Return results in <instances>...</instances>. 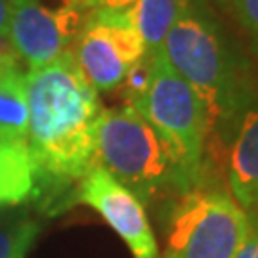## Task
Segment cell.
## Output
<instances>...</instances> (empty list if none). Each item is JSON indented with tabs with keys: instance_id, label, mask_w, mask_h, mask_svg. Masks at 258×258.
Here are the masks:
<instances>
[{
	"instance_id": "14",
	"label": "cell",
	"mask_w": 258,
	"mask_h": 258,
	"mask_svg": "<svg viewBox=\"0 0 258 258\" xmlns=\"http://www.w3.org/2000/svg\"><path fill=\"white\" fill-rule=\"evenodd\" d=\"M235 19L258 61V0H216Z\"/></svg>"
},
{
	"instance_id": "12",
	"label": "cell",
	"mask_w": 258,
	"mask_h": 258,
	"mask_svg": "<svg viewBox=\"0 0 258 258\" xmlns=\"http://www.w3.org/2000/svg\"><path fill=\"white\" fill-rule=\"evenodd\" d=\"M29 107L25 75L18 67L0 71V142L27 140Z\"/></svg>"
},
{
	"instance_id": "4",
	"label": "cell",
	"mask_w": 258,
	"mask_h": 258,
	"mask_svg": "<svg viewBox=\"0 0 258 258\" xmlns=\"http://www.w3.org/2000/svg\"><path fill=\"white\" fill-rule=\"evenodd\" d=\"M96 165L130 189L142 205L180 184L157 132L130 105L103 109L96 128Z\"/></svg>"
},
{
	"instance_id": "17",
	"label": "cell",
	"mask_w": 258,
	"mask_h": 258,
	"mask_svg": "<svg viewBox=\"0 0 258 258\" xmlns=\"http://www.w3.org/2000/svg\"><path fill=\"white\" fill-rule=\"evenodd\" d=\"M138 0H92L88 8H124Z\"/></svg>"
},
{
	"instance_id": "11",
	"label": "cell",
	"mask_w": 258,
	"mask_h": 258,
	"mask_svg": "<svg viewBox=\"0 0 258 258\" xmlns=\"http://www.w3.org/2000/svg\"><path fill=\"white\" fill-rule=\"evenodd\" d=\"M189 0H138L124 6L132 27L136 29L146 50L163 48L168 31L174 27Z\"/></svg>"
},
{
	"instance_id": "1",
	"label": "cell",
	"mask_w": 258,
	"mask_h": 258,
	"mask_svg": "<svg viewBox=\"0 0 258 258\" xmlns=\"http://www.w3.org/2000/svg\"><path fill=\"white\" fill-rule=\"evenodd\" d=\"M29 107L27 146L37 178L79 182L96 165V128L102 102L84 79L71 50L25 75Z\"/></svg>"
},
{
	"instance_id": "15",
	"label": "cell",
	"mask_w": 258,
	"mask_h": 258,
	"mask_svg": "<svg viewBox=\"0 0 258 258\" xmlns=\"http://www.w3.org/2000/svg\"><path fill=\"white\" fill-rule=\"evenodd\" d=\"M233 258H258V214L249 216L247 233Z\"/></svg>"
},
{
	"instance_id": "20",
	"label": "cell",
	"mask_w": 258,
	"mask_h": 258,
	"mask_svg": "<svg viewBox=\"0 0 258 258\" xmlns=\"http://www.w3.org/2000/svg\"><path fill=\"white\" fill-rule=\"evenodd\" d=\"M163 258H172V256H168V254H163Z\"/></svg>"
},
{
	"instance_id": "9",
	"label": "cell",
	"mask_w": 258,
	"mask_h": 258,
	"mask_svg": "<svg viewBox=\"0 0 258 258\" xmlns=\"http://www.w3.org/2000/svg\"><path fill=\"white\" fill-rule=\"evenodd\" d=\"M228 184L231 197L247 216L258 214V107L245 115L233 136Z\"/></svg>"
},
{
	"instance_id": "16",
	"label": "cell",
	"mask_w": 258,
	"mask_h": 258,
	"mask_svg": "<svg viewBox=\"0 0 258 258\" xmlns=\"http://www.w3.org/2000/svg\"><path fill=\"white\" fill-rule=\"evenodd\" d=\"M12 0H0V35H8Z\"/></svg>"
},
{
	"instance_id": "5",
	"label": "cell",
	"mask_w": 258,
	"mask_h": 258,
	"mask_svg": "<svg viewBox=\"0 0 258 258\" xmlns=\"http://www.w3.org/2000/svg\"><path fill=\"white\" fill-rule=\"evenodd\" d=\"M249 216L224 187L199 185L180 195L170 212L165 254L172 258H233Z\"/></svg>"
},
{
	"instance_id": "3",
	"label": "cell",
	"mask_w": 258,
	"mask_h": 258,
	"mask_svg": "<svg viewBox=\"0 0 258 258\" xmlns=\"http://www.w3.org/2000/svg\"><path fill=\"white\" fill-rule=\"evenodd\" d=\"M148 55V83L126 100V105L138 111L165 144L176 168L180 195H184L203 185L211 120L201 98L168 63L163 48Z\"/></svg>"
},
{
	"instance_id": "2",
	"label": "cell",
	"mask_w": 258,
	"mask_h": 258,
	"mask_svg": "<svg viewBox=\"0 0 258 258\" xmlns=\"http://www.w3.org/2000/svg\"><path fill=\"white\" fill-rule=\"evenodd\" d=\"M163 52L205 103L212 132L233 138L245 115L258 107V77L205 0L187 2L166 35Z\"/></svg>"
},
{
	"instance_id": "18",
	"label": "cell",
	"mask_w": 258,
	"mask_h": 258,
	"mask_svg": "<svg viewBox=\"0 0 258 258\" xmlns=\"http://www.w3.org/2000/svg\"><path fill=\"white\" fill-rule=\"evenodd\" d=\"M69 2H75V4H79V6H86V8H88L92 0H69Z\"/></svg>"
},
{
	"instance_id": "10",
	"label": "cell",
	"mask_w": 258,
	"mask_h": 258,
	"mask_svg": "<svg viewBox=\"0 0 258 258\" xmlns=\"http://www.w3.org/2000/svg\"><path fill=\"white\" fill-rule=\"evenodd\" d=\"M35 184L37 165L27 140L0 142V209L25 203Z\"/></svg>"
},
{
	"instance_id": "13",
	"label": "cell",
	"mask_w": 258,
	"mask_h": 258,
	"mask_svg": "<svg viewBox=\"0 0 258 258\" xmlns=\"http://www.w3.org/2000/svg\"><path fill=\"white\" fill-rule=\"evenodd\" d=\"M38 233V224L31 218H2L0 220V258L27 254Z\"/></svg>"
},
{
	"instance_id": "8",
	"label": "cell",
	"mask_w": 258,
	"mask_h": 258,
	"mask_svg": "<svg viewBox=\"0 0 258 258\" xmlns=\"http://www.w3.org/2000/svg\"><path fill=\"white\" fill-rule=\"evenodd\" d=\"M77 199L92 207L117 231L134 258H161L142 201L102 166L94 165L79 180Z\"/></svg>"
},
{
	"instance_id": "6",
	"label": "cell",
	"mask_w": 258,
	"mask_h": 258,
	"mask_svg": "<svg viewBox=\"0 0 258 258\" xmlns=\"http://www.w3.org/2000/svg\"><path fill=\"white\" fill-rule=\"evenodd\" d=\"M84 79L96 92H111L148 50L124 8H92L84 18L71 50Z\"/></svg>"
},
{
	"instance_id": "19",
	"label": "cell",
	"mask_w": 258,
	"mask_h": 258,
	"mask_svg": "<svg viewBox=\"0 0 258 258\" xmlns=\"http://www.w3.org/2000/svg\"><path fill=\"white\" fill-rule=\"evenodd\" d=\"M16 258H25V254H19V256H16Z\"/></svg>"
},
{
	"instance_id": "7",
	"label": "cell",
	"mask_w": 258,
	"mask_h": 258,
	"mask_svg": "<svg viewBox=\"0 0 258 258\" xmlns=\"http://www.w3.org/2000/svg\"><path fill=\"white\" fill-rule=\"evenodd\" d=\"M81 8L69 0L59 8L40 0H12L8 35L19 59L29 69H40L67 52L83 25Z\"/></svg>"
}]
</instances>
